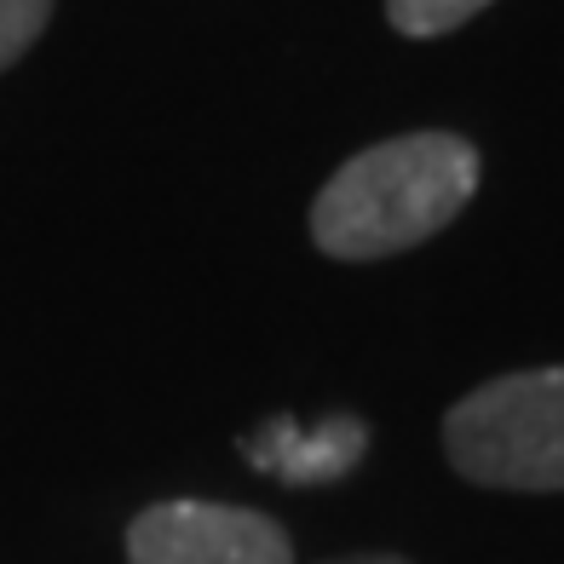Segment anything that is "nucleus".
Here are the masks:
<instances>
[{
    "label": "nucleus",
    "mask_w": 564,
    "mask_h": 564,
    "mask_svg": "<svg viewBox=\"0 0 564 564\" xmlns=\"http://www.w3.org/2000/svg\"><path fill=\"white\" fill-rule=\"evenodd\" d=\"M478 191V150L460 133H403L369 144L312 202V242L328 260L364 265L403 253L467 208Z\"/></svg>",
    "instance_id": "obj_1"
},
{
    "label": "nucleus",
    "mask_w": 564,
    "mask_h": 564,
    "mask_svg": "<svg viewBox=\"0 0 564 564\" xmlns=\"http://www.w3.org/2000/svg\"><path fill=\"white\" fill-rule=\"evenodd\" d=\"M444 449L484 490H564V369L501 375L467 392L444 421Z\"/></svg>",
    "instance_id": "obj_2"
},
{
    "label": "nucleus",
    "mask_w": 564,
    "mask_h": 564,
    "mask_svg": "<svg viewBox=\"0 0 564 564\" xmlns=\"http://www.w3.org/2000/svg\"><path fill=\"white\" fill-rule=\"evenodd\" d=\"M127 564H294V542L253 507L156 501L127 524Z\"/></svg>",
    "instance_id": "obj_3"
},
{
    "label": "nucleus",
    "mask_w": 564,
    "mask_h": 564,
    "mask_svg": "<svg viewBox=\"0 0 564 564\" xmlns=\"http://www.w3.org/2000/svg\"><path fill=\"white\" fill-rule=\"evenodd\" d=\"M369 449V426L357 415H328L300 426L294 415H271L260 432L242 438L248 467H260L282 484H340Z\"/></svg>",
    "instance_id": "obj_4"
},
{
    "label": "nucleus",
    "mask_w": 564,
    "mask_h": 564,
    "mask_svg": "<svg viewBox=\"0 0 564 564\" xmlns=\"http://www.w3.org/2000/svg\"><path fill=\"white\" fill-rule=\"evenodd\" d=\"M490 0H387V18L392 30L409 41H432V35H449L460 30L467 18H478Z\"/></svg>",
    "instance_id": "obj_5"
},
{
    "label": "nucleus",
    "mask_w": 564,
    "mask_h": 564,
    "mask_svg": "<svg viewBox=\"0 0 564 564\" xmlns=\"http://www.w3.org/2000/svg\"><path fill=\"white\" fill-rule=\"evenodd\" d=\"M46 23H53V0H0V75L41 41Z\"/></svg>",
    "instance_id": "obj_6"
},
{
    "label": "nucleus",
    "mask_w": 564,
    "mask_h": 564,
    "mask_svg": "<svg viewBox=\"0 0 564 564\" xmlns=\"http://www.w3.org/2000/svg\"><path fill=\"white\" fill-rule=\"evenodd\" d=\"M335 564H409L398 553H351V558H335Z\"/></svg>",
    "instance_id": "obj_7"
}]
</instances>
